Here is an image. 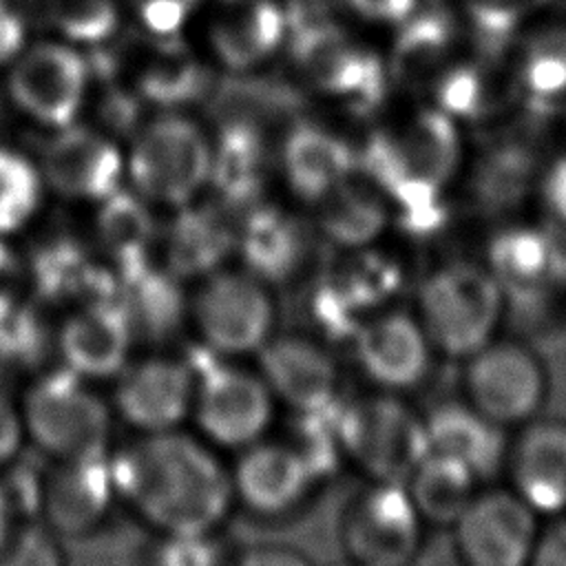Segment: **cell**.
Instances as JSON below:
<instances>
[{
  "label": "cell",
  "mask_w": 566,
  "mask_h": 566,
  "mask_svg": "<svg viewBox=\"0 0 566 566\" xmlns=\"http://www.w3.org/2000/svg\"><path fill=\"white\" fill-rule=\"evenodd\" d=\"M219 453L184 427L135 433L108 455L119 504L153 535H217L237 509Z\"/></svg>",
  "instance_id": "obj_1"
},
{
  "label": "cell",
  "mask_w": 566,
  "mask_h": 566,
  "mask_svg": "<svg viewBox=\"0 0 566 566\" xmlns=\"http://www.w3.org/2000/svg\"><path fill=\"white\" fill-rule=\"evenodd\" d=\"M413 314L438 356L462 363L502 334L506 290L486 263L447 261L420 279Z\"/></svg>",
  "instance_id": "obj_2"
},
{
  "label": "cell",
  "mask_w": 566,
  "mask_h": 566,
  "mask_svg": "<svg viewBox=\"0 0 566 566\" xmlns=\"http://www.w3.org/2000/svg\"><path fill=\"white\" fill-rule=\"evenodd\" d=\"M460 159L458 130L447 113L422 111L391 139L374 137L363 155L367 177L418 223L438 210V197Z\"/></svg>",
  "instance_id": "obj_3"
},
{
  "label": "cell",
  "mask_w": 566,
  "mask_h": 566,
  "mask_svg": "<svg viewBox=\"0 0 566 566\" xmlns=\"http://www.w3.org/2000/svg\"><path fill=\"white\" fill-rule=\"evenodd\" d=\"M27 444L46 462L104 458L111 453L115 413L95 382L66 369L40 374L20 398Z\"/></svg>",
  "instance_id": "obj_4"
},
{
  "label": "cell",
  "mask_w": 566,
  "mask_h": 566,
  "mask_svg": "<svg viewBox=\"0 0 566 566\" xmlns=\"http://www.w3.org/2000/svg\"><path fill=\"white\" fill-rule=\"evenodd\" d=\"M186 325L210 358L256 356L279 332L274 285L243 265H223L195 281Z\"/></svg>",
  "instance_id": "obj_5"
},
{
  "label": "cell",
  "mask_w": 566,
  "mask_h": 566,
  "mask_svg": "<svg viewBox=\"0 0 566 566\" xmlns=\"http://www.w3.org/2000/svg\"><path fill=\"white\" fill-rule=\"evenodd\" d=\"M345 464L365 482L402 484L429 453L424 413L407 396L369 389L336 413Z\"/></svg>",
  "instance_id": "obj_6"
},
{
  "label": "cell",
  "mask_w": 566,
  "mask_h": 566,
  "mask_svg": "<svg viewBox=\"0 0 566 566\" xmlns=\"http://www.w3.org/2000/svg\"><path fill=\"white\" fill-rule=\"evenodd\" d=\"M548 396V367L520 338L500 334L462 360L460 398L506 431L542 416Z\"/></svg>",
  "instance_id": "obj_7"
},
{
  "label": "cell",
  "mask_w": 566,
  "mask_h": 566,
  "mask_svg": "<svg viewBox=\"0 0 566 566\" xmlns=\"http://www.w3.org/2000/svg\"><path fill=\"white\" fill-rule=\"evenodd\" d=\"M279 402L265 378L245 360L212 358L197 369L192 431L217 451L237 453L272 433Z\"/></svg>",
  "instance_id": "obj_8"
},
{
  "label": "cell",
  "mask_w": 566,
  "mask_h": 566,
  "mask_svg": "<svg viewBox=\"0 0 566 566\" xmlns=\"http://www.w3.org/2000/svg\"><path fill=\"white\" fill-rule=\"evenodd\" d=\"M427 524L405 484L365 482L338 520L345 559L363 566H411L424 544Z\"/></svg>",
  "instance_id": "obj_9"
},
{
  "label": "cell",
  "mask_w": 566,
  "mask_h": 566,
  "mask_svg": "<svg viewBox=\"0 0 566 566\" xmlns=\"http://www.w3.org/2000/svg\"><path fill=\"white\" fill-rule=\"evenodd\" d=\"M111 407L117 422L135 433L181 429L190 422L197 369L177 354H133L111 380Z\"/></svg>",
  "instance_id": "obj_10"
},
{
  "label": "cell",
  "mask_w": 566,
  "mask_h": 566,
  "mask_svg": "<svg viewBox=\"0 0 566 566\" xmlns=\"http://www.w3.org/2000/svg\"><path fill=\"white\" fill-rule=\"evenodd\" d=\"M349 345L354 365L367 385L400 396L420 389L438 358L413 310L391 305L360 321Z\"/></svg>",
  "instance_id": "obj_11"
},
{
  "label": "cell",
  "mask_w": 566,
  "mask_h": 566,
  "mask_svg": "<svg viewBox=\"0 0 566 566\" xmlns=\"http://www.w3.org/2000/svg\"><path fill=\"white\" fill-rule=\"evenodd\" d=\"M212 170V155L199 128L179 117L150 124L135 142L130 155V179L146 201L184 208Z\"/></svg>",
  "instance_id": "obj_12"
},
{
  "label": "cell",
  "mask_w": 566,
  "mask_h": 566,
  "mask_svg": "<svg viewBox=\"0 0 566 566\" xmlns=\"http://www.w3.org/2000/svg\"><path fill=\"white\" fill-rule=\"evenodd\" d=\"M542 522L504 482H491L449 531L460 566H526Z\"/></svg>",
  "instance_id": "obj_13"
},
{
  "label": "cell",
  "mask_w": 566,
  "mask_h": 566,
  "mask_svg": "<svg viewBox=\"0 0 566 566\" xmlns=\"http://www.w3.org/2000/svg\"><path fill=\"white\" fill-rule=\"evenodd\" d=\"M230 482L234 506L261 520H281L310 502L321 478L290 438L270 433L237 451Z\"/></svg>",
  "instance_id": "obj_14"
},
{
  "label": "cell",
  "mask_w": 566,
  "mask_h": 566,
  "mask_svg": "<svg viewBox=\"0 0 566 566\" xmlns=\"http://www.w3.org/2000/svg\"><path fill=\"white\" fill-rule=\"evenodd\" d=\"M279 407L316 413L338 405L340 363L327 340L312 332L279 329L254 356Z\"/></svg>",
  "instance_id": "obj_15"
},
{
  "label": "cell",
  "mask_w": 566,
  "mask_h": 566,
  "mask_svg": "<svg viewBox=\"0 0 566 566\" xmlns=\"http://www.w3.org/2000/svg\"><path fill=\"white\" fill-rule=\"evenodd\" d=\"M108 455L49 462L42 471L40 522L57 537H88L111 520L119 497Z\"/></svg>",
  "instance_id": "obj_16"
},
{
  "label": "cell",
  "mask_w": 566,
  "mask_h": 566,
  "mask_svg": "<svg viewBox=\"0 0 566 566\" xmlns=\"http://www.w3.org/2000/svg\"><path fill=\"white\" fill-rule=\"evenodd\" d=\"M502 478L542 520L566 513V418L542 413L513 429Z\"/></svg>",
  "instance_id": "obj_17"
},
{
  "label": "cell",
  "mask_w": 566,
  "mask_h": 566,
  "mask_svg": "<svg viewBox=\"0 0 566 566\" xmlns=\"http://www.w3.org/2000/svg\"><path fill=\"white\" fill-rule=\"evenodd\" d=\"M133 327L115 301L99 298L73 305L53 332L62 369L91 380H113L133 358Z\"/></svg>",
  "instance_id": "obj_18"
},
{
  "label": "cell",
  "mask_w": 566,
  "mask_h": 566,
  "mask_svg": "<svg viewBox=\"0 0 566 566\" xmlns=\"http://www.w3.org/2000/svg\"><path fill=\"white\" fill-rule=\"evenodd\" d=\"M86 66L77 53L57 44L33 46L9 77L15 104L38 122L66 126L82 102Z\"/></svg>",
  "instance_id": "obj_19"
},
{
  "label": "cell",
  "mask_w": 566,
  "mask_h": 566,
  "mask_svg": "<svg viewBox=\"0 0 566 566\" xmlns=\"http://www.w3.org/2000/svg\"><path fill=\"white\" fill-rule=\"evenodd\" d=\"M294 55L321 88L347 95L358 108L374 106L382 95L378 60L329 24L303 27L294 38Z\"/></svg>",
  "instance_id": "obj_20"
},
{
  "label": "cell",
  "mask_w": 566,
  "mask_h": 566,
  "mask_svg": "<svg viewBox=\"0 0 566 566\" xmlns=\"http://www.w3.org/2000/svg\"><path fill=\"white\" fill-rule=\"evenodd\" d=\"M422 413L429 453L462 462L484 484L502 475L511 431L484 418L462 398L438 402Z\"/></svg>",
  "instance_id": "obj_21"
},
{
  "label": "cell",
  "mask_w": 566,
  "mask_h": 566,
  "mask_svg": "<svg viewBox=\"0 0 566 566\" xmlns=\"http://www.w3.org/2000/svg\"><path fill=\"white\" fill-rule=\"evenodd\" d=\"M239 265L270 285L290 283L298 276L312 252L310 232L294 217L276 208H254L237 228Z\"/></svg>",
  "instance_id": "obj_22"
},
{
  "label": "cell",
  "mask_w": 566,
  "mask_h": 566,
  "mask_svg": "<svg viewBox=\"0 0 566 566\" xmlns=\"http://www.w3.org/2000/svg\"><path fill=\"white\" fill-rule=\"evenodd\" d=\"M119 170L117 148L86 128L64 130L44 155L49 184L66 197L106 199L117 190Z\"/></svg>",
  "instance_id": "obj_23"
},
{
  "label": "cell",
  "mask_w": 566,
  "mask_h": 566,
  "mask_svg": "<svg viewBox=\"0 0 566 566\" xmlns=\"http://www.w3.org/2000/svg\"><path fill=\"white\" fill-rule=\"evenodd\" d=\"M385 192L371 181L343 179L316 201V226L321 237L345 252L371 248L389 223Z\"/></svg>",
  "instance_id": "obj_24"
},
{
  "label": "cell",
  "mask_w": 566,
  "mask_h": 566,
  "mask_svg": "<svg viewBox=\"0 0 566 566\" xmlns=\"http://www.w3.org/2000/svg\"><path fill=\"white\" fill-rule=\"evenodd\" d=\"M237 250V230L208 208H179L166 234V270L181 281H197L223 265Z\"/></svg>",
  "instance_id": "obj_25"
},
{
  "label": "cell",
  "mask_w": 566,
  "mask_h": 566,
  "mask_svg": "<svg viewBox=\"0 0 566 566\" xmlns=\"http://www.w3.org/2000/svg\"><path fill=\"white\" fill-rule=\"evenodd\" d=\"M427 528H451L484 486L462 462L427 453L402 482Z\"/></svg>",
  "instance_id": "obj_26"
},
{
  "label": "cell",
  "mask_w": 566,
  "mask_h": 566,
  "mask_svg": "<svg viewBox=\"0 0 566 566\" xmlns=\"http://www.w3.org/2000/svg\"><path fill=\"white\" fill-rule=\"evenodd\" d=\"M283 164L294 195L316 203L352 175L354 155L340 139L301 124L285 142Z\"/></svg>",
  "instance_id": "obj_27"
},
{
  "label": "cell",
  "mask_w": 566,
  "mask_h": 566,
  "mask_svg": "<svg viewBox=\"0 0 566 566\" xmlns=\"http://www.w3.org/2000/svg\"><path fill=\"white\" fill-rule=\"evenodd\" d=\"M126 276L115 303L126 314L135 338H161L186 323L188 296L179 290V276L144 263L126 270Z\"/></svg>",
  "instance_id": "obj_28"
},
{
  "label": "cell",
  "mask_w": 566,
  "mask_h": 566,
  "mask_svg": "<svg viewBox=\"0 0 566 566\" xmlns=\"http://www.w3.org/2000/svg\"><path fill=\"white\" fill-rule=\"evenodd\" d=\"M285 20L274 2L256 0L228 13L212 29L219 57L232 69H245L263 60L283 38Z\"/></svg>",
  "instance_id": "obj_29"
},
{
  "label": "cell",
  "mask_w": 566,
  "mask_h": 566,
  "mask_svg": "<svg viewBox=\"0 0 566 566\" xmlns=\"http://www.w3.org/2000/svg\"><path fill=\"white\" fill-rule=\"evenodd\" d=\"M97 217V234L104 252L126 270L144 263V252L155 241V226L144 199L115 190L106 199Z\"/></svg>",
  "instance_id": "obj_30"
},
{
  "label": "cell",
  "mask_w": 566,
  "mask_h": 566,
  "mask_svg": "<svg viewBox=\"0 0 566 566\" xmlns=\"http://www.w3.org/2000/svg\"><path fill=\"white\" fill-rule=\"evenodd\" d=\"M261 164L263 150L254 126L228 122L210 170L221 195L232 203L250 201L261 184Z\"/></svg>",
  "instance_id": "obj_31"
},
{
  "label": "cell",
  "mask_w": 566,
  "mask_h": 566,
  "mask_svg": "<svg viewBox=\"0 0 566 566\" xmlns=\"http://www.w3.org/2000/svg\"><path fill=\"white\" fill-rule=\"evenodd\" d=\"M451 31L440 15H420L398 35L391 57L394 77L409 86L420 88L429 84L449 55Z\"/></svg>",
  "instance_id": "obj_32"
},
{
  "label": "cell",
  "mask_w": 566,
  "mask_h": 566,
  "mask_svg": "<svg viewBox=\"0 0 566 566\" xmlns=\"http://www.w3.org/2000/svg\"><path fill=\"white\" fill-rule=\"evenodd\" d=\"M137 86L153 102L175 104L201 91L203 73L181 44L164 42L144 60Z\"/></svg>",
  "instance_id": "obj_33"
},
{
  "label": "cell",
  "mask_w": 566,
  "mask_h": 566,
  "mask_svg": "<svg viewBox=\"0 0 566 566\" xmlns=\"http://www.w3.org/2000/svg\"><path fill=\"white\" fill-rule=\"evenodd\" d=\"M520 82L539 99L566 95V29L542 31L526 44L520 60Z\"/></svg>",
  "instance_id": "obj_34"
},
{
  "label": "cell",
  "mask_w": 566,
  "mask_h": 566,
  "mask_svg": "<svg viewBox=\"0 0 566 566\" xmlns=\"http://www.w3.org/2000/svg\"><path fill=\"white\" fill-rule=\"evenodd\" d=\"M0 566H69V557L62 537L31 520L0 533Z\"/></svg>",
  "instance_id": "obj_35"
},
{
  "label": "cell",
  "mask_w": 566,
  "mask_h": 566,
  "mask_svg": "<svg viewBox=\"0 0 566 566\" xmlns=\"http://www.w3.org/2000/svg\"><path fill=\"white\" fill-rule=\"evenodd\" d=\"M38 201V177L18 155L0 150V228L22 223Z\"/></svg>",
  "instance_id": "obj_36"
},
{
  "label": "cell",
  "mask_w": 566,
  "mask_h": 566,
  "mask_svg": "<svg viewBox=\"0 0 566 566\" xmlns=\"http://www.w3.org/2000/svg\"><path fill=\"white\" fill-rule=\"evenodd\" d=\"M55 24L73 40H104L117 24L115 0H53Z\"/></svg>",
  "instance_id": "obj_37"
},
{
  "label": "cell",
  "mask_w": 566,
  "mask_h": 566,
  "mask_svg": "<svg viewBox=\"0 0 566 566\" xmlns=\"http://www.w3.org/2000/svg\"><path fill=\"white\" fill-rule=\"evenodd\" d=\"M144 566H219L223 553L214 535H155Z\"/></svg>",
  "instance_id": "obj_38"
},
{
  "label": "cell",
  "mask_w": 566,
  "mask_h": 566,
  "mask_svg": "<svg viewBox=\"0 0 566 566\" xmlns=\"http://www.w3.org/2000/svg\"><path fill=\"white\" fill-rule=\"evenodd\" d=\"M219 566H314V562L292 544L256 542L223 553Z\"/></svg>",
  "instance_id": "obj_39"
},
{
  "label": "cell",
  "mask_w": 566,
  "mask_h": 566,
  "mask_svg": "<svg viewBox=\"0 0 566 566\" xmlns=\"http://www.w3.org/2000/svg\"><path fill=\"white\" fill-rule=\"evenodd\" d=\"M27 447L20 405L0 391V471L20 460Z\"/></svg>",
  "instance_id": "obj_40"
},
{
  "label": "cell",
  "mask_w": 566,
  "mask_h": 566,
  "mask_svg": "<svg viewBox=\"0 0 566 566\" xmlns=\"http://www.w3.org/2000/svg\"><path fill=\"white\" fill-rule=\"evenodd\" d=\"M526 566H566V513L542 522Z\"/></svg>",
  "instance_id": "obj_41"
},
{
  "label": "cell",
  "mask_w": 566,
  "mask_h": 566,
  "mask_svg": "<svg viewBox=\"0 0 566 566\" xmlns=\"http://www.w3.org/2000/svg\"><path fill=\"white\" fill-rule=\"evenodd\" d=\"M542 203L557 223L566 226V157L553 161L542 175Z\"/></svg>",
  "instance_id": "obj_42"
},
{
  "label": "cell",
  "mask_w": 566,
  "mask_h": 566,
  "mask_svg": "<svg viewBox=\"0 0 566 566\" xmlns=\"http://www.w3.org/2000/svg\"><path fill=\"white\" fill-rule=\"evenodd\" d=\"M352 4L369 18L402 20L411 13L416 0H352Z\"/></svg>",
  "instance_id": "obj_43"
},
{
  "label": "cell",
  "mask_w": 566,
  "mask_h": 566,
  "mask_svg": "<svg viewBox=\"0 0 566 566\" xmlns=\"http://www.w3.org/2000/svg\"><path fill=\"white\" fill-rule=\"evenodd\" d=\"M22 46V22L0 4V62L9 60Z\"/></svg>",
  "instance_id": "obj_44"
},
{
  "label": "cell",
  "mask_w": 566,
  "mask_h": 566,
  "mask_svg": "<svg viewBox=\"0 0 566 566\" xmlns=\"http://www.w3.org/2000/svg\"><path fill=\"white\" fill-rule=\"evenodd\" d=\"M332 566H363V564H356V562H349V559L343 557V562H336V564H332Z\"/></svg>",
  "instance_id": "obj_45"
},
{
  "label": "cell",
  "mask_w": 566,
  "mask_h": 566,
  "mask_svg": "<svg viewBox=\"0 0 566 566\" xmlns=\"http://www.w3.org/2000/svg\"><path fill=\"white\" fill-rule=\"evenodd\" d=\"M7 528V522H4V515H2V509H0V533Z\"/></svg>",
  "instance_id": "obj_46"
},
{
  "label": "cell",
  "mask_w": 566,
  "mask_h": 566,
  "mask_svg": "<svg viewBox=\"0 0 566 566\" xmlns=\"http://www.w3.org/2000/svg\"><path fill=\"white\" fill-rule=\"evenodd\" d=\"M137 2H139V0H137ZM181 2H186V4H188V7H190V4H192V2H195V0H181Z\"/></svg>",
  "instance_id": "obj_47"
}]
</instances>
